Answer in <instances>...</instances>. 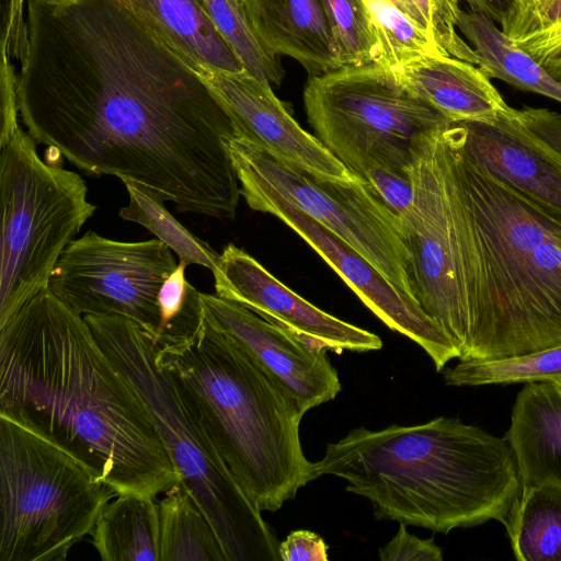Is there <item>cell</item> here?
Listing matches in <instances>:
<instances>
[{"mask_svg":"<svg viewBox=\"0 0 561 561\" xmlns=\"http://www.w3.org/2000/svg\"><path fill=\"white\" fill-rule=\"evenodd\" d=\"M26 3L16 98L32 138L87 175L233 219L234 129L201 73L119 0Z\"/></svg>","mask_w":561,"mask_h":561,"instance_id":"1","label":"cell"},{"mask_svg":"<svg viewBox=\"0 0 561 561\" xmlns=\"http://www.w3.org/2000/svg\"><path fill=\"white\" fill-rule=\"evenodd\" d=\"M411 178L405 247L459 312V359L561 345V221L471 160L453 122L424 135Z\"/></svg>","mask_w":561,"mask_h":561,"instance_id":"2","label":"cell"},{"mask_svg":"<svg viewBox=\"0 0 561 561\" xmlns=\"http://www.w3.org/2000/svg\"><path fill=\"white\" fill-rule=\"evenodd\" d=\"M0 412L67 448L117 495L156 499L182 481L135 387L49 288L0 325Z\"/></svg>","mask_w":561,"mask_h":561,"instance_id":"3","label":"cell"},{"mask_svg":"<svg viewBox=\"0 0 561 561\" xmlns=\"http://www.w3.org/2000/svg\"><path fill=\"white\" fill-rule=\"evenodd\" d=\"M369 500L377 519L448 534L500 522L508 531L523 485L505 437L439 416L416 425L356 427L312 462Z\"/></svg>","mask_w":561,"mask_h":561,"instance_id":"4","label":"cell"},{"mask_svg":"<svg viewBox=\"0 0 561 561\" xmlns=\"http://www.w3.org/2000/svg\"><path fill=\"white\" fill-rule=\"evenodd\" d=\"M154 357L261 511L276 512L316 480L298 401L204 313L195 327L160 335Z\"/></svg>","mask_w":561,"mask_h":561,"instance_id":"5","label":"cell"},{"mask_svg":"<svg viewBox=\"0 0 561 561\" xmlns=\"http://www.w3.org/2000/svg\"><path fill=\"white\" fill-rule=\"evenodd\" d=\"M83 318L142 399L181 484L210 523L227 561L279 560V543L262 511L224 461L174 379L156 363L154 337L125 317Z\"/></svg>","mask_w":561,"mask_h":561,"instance_id":"6","label":"cell"},{"mask_svg":"<svg viewBox=\"0 0 561 561\" xmlns=\"http://www.w3.org/2000/svg\"><path fill=\"white\" fill-rule=\"evenodd\" d=\"M116 492L47 435L0 412V561H64Z\"/></svg>","mask_w":561,"mask_h":561,"instance_id":"7","label":"cell"},{"mask_svg":"<svg viewBox=\"0 0 561 561\" xmlns=\"http://www.w3.org/2000/svg\"><path fill=\"white\" fill-rule=\"evenodd\" d=\"M0 325L48 288L61 253L96 206L82 178L44 162L21 127L0 154Z\"/></svg>","mask_w":561,"mask_h":561,"instance_id":"8","label":"cell"},{"mask_svg":"<svg viewBox=\"0 0 561 561\" xmlns=\"http://www.w3.org/2000/svg\"><path fill=\"white\" fill-rule=\"evenodd\" d=\"M304 104L316 137L357 175L371 165L408 169L414 141L449 122L376 62L310 76Z\"/></svg>","mask_w":561,"mask_h":561,"instance_id":"9","label":"cell"},{"mask_svg":"<svg viewBox=\"0 0 561 561\" xmlns=\"http://www.w3.org/2000/svg\"><path fill=\"white\" fill-rule=\"evenodd\" d=\"M238 179L264 184L365 256L396 288L416 300L399 217L362 176H318L241 138L228 144ZM420 305V304H419Z\"/></svg>","mask_w":561,"mask_h":561,"instance_id":"10","label":"cell"},{"mask_svg":"<svg viewBox=\"0 0 561 561\" xmlns=\"http://www.w3.org/2000/svg\"><path fill=\"white\" fill-rule=\"evenodd\" d=\"M172 252L159 239L118 241L89 231L64 250L48 288L81 316L125 317L157 341L159 293L179 263Z\"/></svg>","mask_w":561,"mask_h":561,"instance_id":"11","label":"cell"},{"mask_svg":"<svg viewBox=\"0 0 561 561\" xmlns=\"http://www.w3.org/2000/svg\"><path fill=\"white\" fill-rule=\"evenodd\" d=\"M241 195L254 210L273 215L300 236L389 329L420 345L437 371L459 352L440 325L396 288L365 256L295 204L256 181L239 179Z\"/></svg>","mask_w":561,"mask_h":561,"instance_id":"12","label":"cell"},{"mask_svg":"<svg viewBox=\"0 0 561 561\" xmlns=\"http://www.w3.org/2000/svg\"><path fill=\"white\" fill-rule=\"evenodd\" d=\"M211 273L217 296L244 306L314 346L335 353L382 347L378 335L316 307L232 243L220 253Z\"/></svg>","mask_w":561,"mask_h":561,"instance_id":"13","label":"cell"},{"mask_svg":"<svg viewBox=\"0 0 561 561\" xmlns=\"http://www.w3.org/2000/svg\"><path fill=\"white\" fill-rule=\"evenodd\" d=\"M204 317L231 336L308 410L333 400L341 391L327 348L261 318L244 306L201 293Z\"/></svg>","mask_w":561,"mask_h":561,"instance_id":"14","label":"cell"},{"mask_svg":"<svg viewBox=\"0 0 561 561\" xmlns=\"http://www.w3.org/2000/svg\"><path fill=\"white\" fill-rule=\"evenodd\" d=\"M196 70L225 108L237 138L318 176L346 180L354 175L316 136L297 123L271 84L247 70Z\"/></svg>","mask_w":561,"mask_h":561,"instance_id":"15","label":"cell"},{"mask_svg":"<svg viewBox=\"0 0 561 561\" xmlns=\"http://www.w3.org/2000/svg\"><path fill=\"white\" fill-rule=\"evenodd\" d=\"M454 124L471 160L561 221V151L529 129L516 108L492 122Z\"/></svg>","mask_w":561,"mask_h":561,"instance_id":"16","label":"cell"},{"mask_svg":"<svg viewBox=\"0 0 561 561\" xmlns=\"http://www.w3.org/2000/svg\"><path fill=\"white\" fill-rule=\"evenodd\" d=\"M261 45L298 61L311 76L343 67L322 0H241Z\"/></svg>","mask_w":561,"mask_h":561,"instance_id":"17","label":"cell"},{"mask_svg":"<svg viewBox=\"0 0 561 561\" xmlns=\"http://www.w3.org/2000/svg\"><path fill=\"white\" fill-rule=\"evenodd\" d=\"M449 122H492L511 106L476 65L438 55L393 70Z\"/></svg>","mask_w":561,"mask_h":561,"instance_id":"18","label":"cell"},{"mask_svg":"<svg viewBox=\"0 0 561 561\" xmlns=\"http://www.w3.org/2000/svg\"><path fill=\"white\" fill-rule=\"evenodd\" d=\"M504 437L514 451L523 490L561 488V396L550 380L526 382Z\"/></svg>","mask_w":561,"mask_h":561,"instance_id":"19","label":"cell"},{"mask_svg":"<svg viewBox=\"0 0 561 561\" xmlns=\"http://www.w3.org/2000/svg\"><path fill=\"white\" fill-rule=\"evenodd\" d=\"M158 38L195 69L245 68L218 31L202 0H119Z\"/></svg>","mask_w":561,"mask_h":561,"instance_id":"20","label":"cell"},{"mask_svg":"<svg viewBox=\"0 0 561 561\" xmlns=\"http://www.w3.org/2000/svg\"><path fill=\"white\" fill-rule=\"evenodd\" d=\"M457 27L471 44L480 59L478 67L489 79H500L561 103V82L512 43L493 21L477 11L461 10Z\"/></svg>","mask_w":561,"mask_h":561,"instance_id":"21","label":"cell"},{"mask_svg":"<svg viewBox=\"0 0 561 561\" xmlns=\"http://www.w3.org/2000/svg\"><path fill=\"white\" fill-rule=\"evenodd\" d=\"M91 537L103 561H160L158 503L141 494L117 495L101 511Z\"/></svg>","mask_w":561,"mask_h":561,"instance_id":"22","label":"cell"},{"mask_svg":"<svg viewBox=\"0 0 561 561\" xmlns=\"http://www.w3.org/2000/svg\"><path fill=\"white\" fill-rule=\"evenodd\" d=\"M158 507L160 561H227L214 528L181 483Z\"/></svg>","mask_w":561,"mask_h":561,"instance_id":"23","label":"cell"},{"mask_svg":"<svg viewBox=\"0 0 561 561\" xmlns=\"http://www.w3.org/2000/svg\"><path fill=\"white\" fill-rule=\"evenodd\" d=\"M507 535L518 561H561V488L523 490Z\"/></svg>","mask_w":561,"mask_h":561,"instance_id":"24","label":"cell"},{"mask_svg":"<svg viewBox=\"0 0 561 561\" xmlns=\"http://www.w3.org/2000/svg\"><path fill=\"white\" fill-rule=\"evenodd\" d=\"M364 1L376 41L374 62L397 70L424 57L445 55L434 36L391 0Z\"/></svg>","mask_w":561,"mask_h":561,"instance_id":"25","label":"cell"},{"mask_svg":"<svg viewBox=\"0 0 561 561\" xmlns=\"http://www.w3.org/2000/svg\"><path fill=\"white\" fill-rule=\"evenodd\" d=\"M123 183L128 193V204L119 210L123 219L137 222L152 232L176 254L179 262L202 265L210 271L215 268L220 254L180 224L163 201L133 183Z\"/></svg>","mask_w":561,"mask_h":561,"instance_id":"26","label":"cell"},{"mask_svg":"<svg viewBox=\"0 0 561 561\" xmlns=\"http://www.w3.org/2000/svg\"><path fill=\"white\" fill-rule=\"evenodd\" d=\"M448 386L534 382L561 379V345L496 360H460L444 370Z\"/></svg>","mask_w":561,"mask_h":561,"instance_id":"27","label":"cell"},{"mask_svg":"<svg viewBox=\"0 0 561 561\" xmlns=\"http://www.w3.org/2000/svg\"><path fill=\"white\" fill-rule=\"evenodd\" d=\"M210 19L230 44L245 70L256 79L279 84L284 71L278 56L268 53L253 34L241 0H202Z\"/></svg>","mask_w":561,"mask_h":561,"instance_id":"28","label":"cell"},{"mask_svg":"<svg viewBox=\"0 0 561 561\" xmlns=\"http://www.w3.org/2000/svg\"><path fill=\"white\" fill-rule=\"evenodd\" d=\"M501 31L536 57L561 44V0H514Z\"/></svg>","mask_w":561,"mask_h":561,"instance_id":"29","label":"cell"},{"mask_svg":"<svg viewBox=\"0 0 561 561\" xmlns=\"http://www.w3.org/2000/svg\"><path fill=\"white\" fill-rule=\"evenodd\" d=\"M343 66L374 62L376 41L364 0H322Z\"/></svg>","mask_w":561,"mask_h":561,"instance_id":"30","label":"cell"},{"mask_svg":"<svg viewBox=\"0 0 561 561\" xmlns=\"http://www.w3.org/2000/svg\"><path fill=\"white\" fill-rule=\"evenodd\" d=\"M359 176L370 184L399 218L411 209L414 191L409 168L396 170L382 165H371Z\"/></svg>","mask_w":561,"mask_h":561,"instance_id":"31","label":"cell"},{"mask_svg":"<svg viewBox=\"0 0 561 561\" xmlns=\"http://www.w3.org/2000/svg\"><path fill=\"white\" fill-rule=\"evenodd\" d=\"M394 537L379 549L381 561H442V549L434 538L421 539L407 529V524L399 523Z\"/></svg>","mask_w":561,"mask_h":561,"instance_id":"32","label":"cell"},{"mask_svg":"<svg viewBox=\"0 0 561 561\" xmlns=\"http://www.w3.org/2000/svg\"><path fill=\"white\" fill-rule=\"evenodd\" d=\"M11 54L1 42V131L0 147L9 141L19 125L16 98V72L11 64Z\"/></svg>","mask_w":561,"mask_h":561,"instance_id":"33","label":"cell"},{"mask_svg":"<svg viewBox=\"0 0 561 561\" xmlns=\"http://www.w3.org/2000/svg\"><path fill=\"white\" fill-rule=\"evenodd\" d=\"M328 549V545L316 533L295 530L278 545V554L283 561H327Z\"/></svg>","mask_w":561,"mask_h":561,"instance_id":"34","label":"cell"},{"mask_svg":"<svg viewBox=\"0 0 561 561\" xmlns=\"http://www.w3.org/2000/svg\"><path fill=\"white\" fill-rule=\"evenodd\" d=\"M519 119L550 146L561 151V114L541 107L517 110Z\"/></svg>","mask_w":561,"mask_h":561,"instance_id":"35","label":"cell"},{"mask_svg":"<svg viewBox=\"0 0 561 561\" xmlns=\"http://www.w3.org/2000/svg\"><path fill=\"white\" fill-rule=\"evenodd\" d=\"M24 1L27 0H9L7 24L2 33L1 42H3L11 56L18 58L22 47L23 33L25 26V16L23 11Z\"/></svg>","mask_w":561,"mask_h":561,"instance_id":"36","label":"cell"},{"mask_svg":"<svg viewBox=\"0 0 561 561\" xmlns=\"http://www.w3.org/2000/svg\"><path fill=\"white\" fill-rule=\"evenodd\" d=\"M470 9L477 11L494 23L501 24L514 0H465Z\"/></svg>","mask_w":561,"mask_h":561,"instance_id":"37","label":"cell"},{"mask_svg":"<svg viewBox=\"0 0 561 561\" xmlns=\"http://www.w3.org/2000/svg\"><path fill=\"white\" fill-rule=\"evenodd\" d=\"M559 82H561V44L534 57Z\"/></svg>","mask_w":561,"mask_h":561,"instance_id":"38","label":"cell"},{"mask_svg":"<svg viewBox=\"0 0 561 561\" xmlns=\"http://www.w3.org/2000/svg\"><path fill=\"white\" fill-rule=\"evenodd\" d=\"M403 13L411 18L419 25L427 30L432 35L431 26L422 14L415 0H391ZM434 36V35H433ZM435 38V37H434Z\"/></svg>","mask_w":561,"mask_h":561,"instance_id":"39","label":"cell"},{"mask_svg":"<svg viewBox=\"0 0 561 561\" xmlns=\"http://www.w3.org/2000/svg\"><path fill=\"white\" fill-rule=\"evenodd\" d=\"M553 386L556 387L557 391L560 393L561 396V379H558V380H550Z\"/></svg>","mask_w":561,"mask_h":561,"instance_id":"40","label":"cell"}]
</instances>
